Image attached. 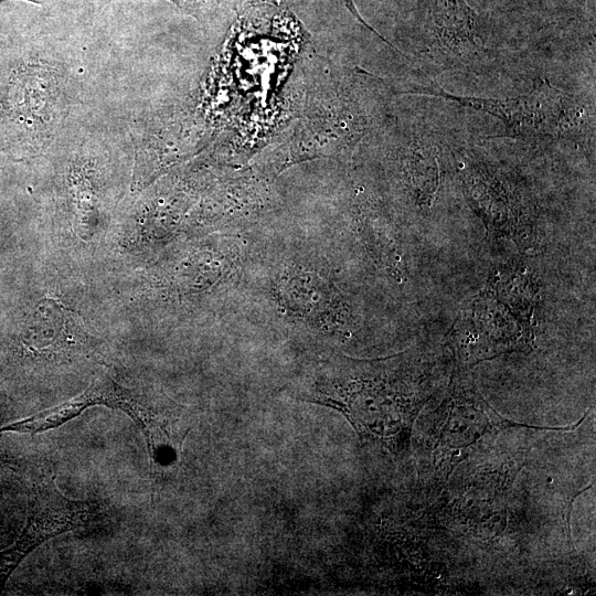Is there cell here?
<instances>
[{
	"instance_id": "cell-1",
	"label": "cell",
	"mask_w": 596,
	"mask_h": 596,
	"mask_svg": "<svg viewBox=\"0 0 596 596\" xmlns=\"http://www.w3.org/2000/svg\"><path fill=\"white\" fill-rule=\"evenodd\" d=\"M426 376L415 350L373 360L333 353L307 365L286 391L297 401L341 413L362 444L396 451L426 395Z\"/></svg>"
},
{
	"instance_id": "cell-2",
	"label": "cell",
	"mask_w": 596,
	"mask_h": 596,
	"mask_svg": "<svg viewBox=\"0 0 596 596\" xmlns=\"http://www.w3.org/2000/svg\"><path fill=\"white\" fill-rule=\"evenodd\" d=\"M75 102V82L62 65L39 57L20 63L0 86V151L18 159L45 153Z\"/></svg>"
},
{
	"instance_id": "cell-3",
	"label": "cell",
	"mask_w": 596,
	"mask_h": 596,
	"mask_svg": "<svg viewBox=\"0 0 596 596\" xmlns=\"http://www.w3.org/2000/svg\"><path fill=\"white\" fill-rule=\"evenodd\" d=\"M265 270L263 297L287 323L321 332L344 331L355 324L352 308L323 258L276 256Z\"/></svg>"
},
{
	"instance_id": "cell-4",
	"label": "cell",
	"mask_w": 596,
	"mask_h": 596,
	"mask_svg": "<svg viewBox=\"0 0 596 596\" xmlns=\"http://www.w3.org/2000/svg\"><path fill=\"white\" fill-rule=\"evenodd\" d=\"M411 93L444 97L487 113L503 121L508 136L526 140L564 137L573 132L583 119V107L574 97L546 79L536 81L526 95L502 99L457 96L440 88H422Z\"/></svg>"
},
{
	"instance_id": "cell-5",
	"label": "cell",
	"mask_w": 596,
	"mask_h": 596,
	"mask_svg": "<svg viewBox=\"0 0 596 596\" xmlns=\"http://www.w3.org/2000/svg\"><path fill=\"white\" fill-rule=\"evenodd\" d=\"M432 434L434 471L449 473L467 449L486 434L513 423L499 414L482 398L464 368L453 370L449 386L439 407L433 413Z\"/></svg>"
},
{
	"instance_id": "cell-6",
	"label": "cell",
	"mask_w": 596,
	"mask_h": 596,
	"mask_svg": "<svg viewBox=\"0 0 596 596\" xmlns=\"http://www.w3.org/2000/svg\"><path fill=\"white\" fill-rule=\"evenodd\" d=\"M104 515L98 502L72 500L58 490L54 478L42 480L35 487L21 536L11 549L0 553V588L11 571L38 545L64 532L91 528Z\"/></svg>"
},
{
	"instance_id": "cell-7",
	"label": "cell",
	"mask_w": 596,
	"mask_h": 596,
	"mask_svg": "<svg viewBox=\"0 0 596 596\" xmlns=\"http://www.w3.org/2000/svg\"><path fill=\"white\" fill-rule=\"evenodd\" d=\"M468 201L482 217L489 232L517 241L529 232L533 210L522 187L501 170L485 163L461 169Z\"/></svg>"
},
{
	"instance_id": "cell-8",
	"label": "cell",
	"mask_w": 596,
	"mask_h": 596,
	"mask_svg": "<svg viewBox=\"0 0 596 596\" xmlns=\"http://www.w3.org/2000/svg\"><path fill=\"white\" fill-rule=\"evenodd\" d=\"M22 341L30 354L50 362L95 355L93 338L79 317L50 297L41 300L25 320Z\"/></svg>"
},
{
	"instance_id": "cell-9",
	"label": "cell",
	"mask_w": 596,
	"mask_h": 596,
	"mask_svg": "<svg viewBox=\"0 0 596 596\" xmlns=\"http://www.w3.org/2000/svg\"><path fill=\"white\" fill-rule=\"evenodd\" d=\"M139 404L140 396L120 386L110 377L100 375L79 395L33 416L2 426L0 433H42L62 426L94 405L120 409L131 417Z\"/></svg>"
},
{
	"instance_id": "cell-10",
	"label": "cell",
	"mask_w": 596,
	"mask_h": 596,
	"mask_svg": "<svg viewBox=\"0 0 596 596\" xmlns=\"http://www.w3.org/2000/svg\"><path fill=\"white\" fill-rule=\"evenodd\" d=\"M435 30L450 45L475 44L477 15L466 0H432Z\"/></svg>"
},
{
	"instance_id": "cell-11",
	"label": "cell",
	"mask_w": 596,
	"mask_h": 596,
	"mask_svg": "<svg viewBox=\"0 0 596 596\" xmlns=\"http://www.w3.org/2000/svg\"><path fill=\"white\" fill-rule=\"evenodd\" d=\"M97 10L104 9L115 0H86ZM179 8L188 11L193 17L201 19L211 8L212 0H170Z\"/></svg>"
},
{
	"instance_id": "cell-12",
	"label": "cell",
	"mask_w": 596,
	"mask_h": 596,
	"mask_svg": "<svg viewBox=\"0 0 596 596\" xmlns=\"http://www.w3.org/2000/svg\"><path fill=\"white\" fill-rule=\"evenodd\" d=\"M24 1H28V2H31V3H34V4H38V6H51V4H56L57 2L60 1H63V0H24Z\"/></svg>"
}]
</instances>
